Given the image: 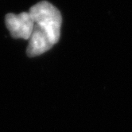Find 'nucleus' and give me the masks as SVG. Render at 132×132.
I'll return each instance as SVG.
<instances>
[{
  "mask_svg": "<svg viewBox=\"0 0 132 132\" xmlns=\"http://www.w3.org/2000/svg\"><path fill=\"white\" fill-rule=\"evenodd\" d=\"M35 25L46 31L56 43L59 41L62 18L58 9L47 1L33 6L29 11Z\"/></svg>",
  "mask_w": 132,
  "mask_h": 132,
  "instance_id": "f257e3e1",
  "label": "nucleus"
},
{
  "mask_svg": "<svg viewBox=\"0 0 132 132\" xmlns=\"http://www.w3.org/2000/svg\"><path fill=\"white\" fill-rule=\"evenodd\" d=\"M6 25L14 38L29 40L32 34L34 22L30 12L19 14H8L6 16Z\"/></svg>",
  "mask_w": 132,
  "mask_h": 132,
  "instance_id": "f03ea898",
  "label": "nucleus"
},
{
  "mask_svg": "<svg viewBox=\"0 0 132 132\" xmlns=\"http://www.w3.org/2000/svg\"><path fill=\"white\" fill-rule=\"evenodd\" d=\"M29 41L26 53L30 57L43 54L56 44L48 33L35 24Z\"/></svg>",
  "mask_w": 132,
  "mask_h": 132,
  "instance_id": "7ed1b4c3",
  "label": "nucleus"
}]
</instances>
